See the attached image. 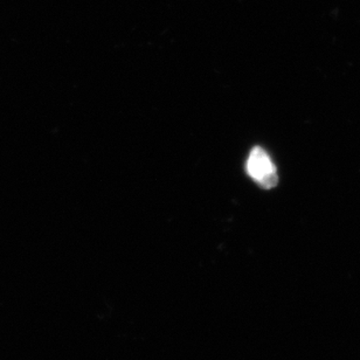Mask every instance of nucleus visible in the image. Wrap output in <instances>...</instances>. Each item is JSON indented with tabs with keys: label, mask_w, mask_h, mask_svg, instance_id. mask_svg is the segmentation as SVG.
Segmentation results:
<instances>
[{
	"label": "nucleus",
	"mask_w": 360,
	"mask_h": 360,
	"mask_svg": "<svg viewBox=\"0 0 360 360\" xmlns=\"http://www.w3.org/2000/svg\"><path fill=\"white\" fill-rule=\"evenodd\" d=\"M246 171L254 181H257L266 190L273 188L278 183L276 167L267 151L261 146H255L250 151L247 160Z\"/></svg>",
	"instance_id": "nucleus-1"
}]
</instances>
